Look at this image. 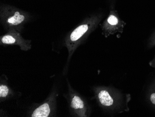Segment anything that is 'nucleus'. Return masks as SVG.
Returning <instances> with one entry per match:
<instances>
[{
	"label": "nucleus",
	"instance_id": "11",
	"mask_svg": "<svg viewBox=\"0 0 155 117\" xmlns=\"http://www.w3.org/2000/svg\"><path fill=\"white\" fill-rule=\"evenodd\" d=\"M149 65L150 67L154 68V69L155 70V55L153 59L150 60L149 62Z\"/></svg>",
	"mask_w": 155,
	"mask_h": 117
},
{
	"label": "nucleus",
	"instance_id": "8",
	"mask_svg": "<svg viewBox=\"0 0 155 117\" xmlns=\"http://www.w3.org/2000/svg\"><path fill=\"white\" fill-rule=\"evenodd\" d=\"M8 77L3 74L0 77V102H4L15 97L16 93L8 85Z\"/></svg>",
	"mask_w": 155,
	"mask_h": 117
},
{
	"label": "nucleus",
	"instance_id": "1",
	"mask_svg": "<svg viewBox=\"0 0 155 117\" xmlns=\"http://www.w3.org/2000/svg\"><path fill=\"white\" fill-rule=\"evenodd\" d=\"M92 90L93 98L104 112L118 114L129 111V103L131 99L130 94L124 93L112 86H94Z\"/></svg>",
	"mask_w": 155,
	"mask_h": 117
},
{
	"label": "nucleus",
	"instance_id": "4",
	"mask_svg": "<svg viewBox=\"0 0 155 117\" xmlns=\"http://www.w3.org/2000/svg\"><path fill=\"white\" fill-rule=\"evenodd\" d=\"M68 91L64 97L68 102L70 116L74 117H90L92 112L91 106L86 98L71 86L67 79Z\"/></svg>",
	"mask_w": 155,
	"mask_h": 117
},
{
	"label": "nucleus",
	"instance_id": "3",
	"mask_svg": "<svg viewBox=\"0 0 155 117\" xmlns=\"http://www.w3.org/2000/svg\"><path fill=\"white\" fill-rule=\"evenodd\" d=\"M32 18V15L27 11L8 4L1 5L0 22L7 32L14 30L21 32L25 24Z\"/></svg>",
	"mask_w": 155,
	"mask_h": 117
},
{
	"label": "nucleus",
	"instance_id": "2",
	"mask_svg": "<svg viewBox=\"0 0 155 117\" xmlns=\"http://www.w3.org/2000/svg\"><path fill=\"white\" fill-rule=\"evenodd\" d=\"M104 17L102 13H95L84 18L74 29L70 31L64 39V44L68 50V55L63 74L68 73L70 62L75 50L84 43L92 32L98 27Z\"/></svg>",
	"mask_w": 155,
	"mask_h": 117
},
{
	"label": "nucleus",
	"instance_id": "10",
	"mask_svg": "<svg viewBox=\"0 0 155 117\" xmlns=\"http://www.w3.org/2000/svg\"><path fill=\"white\" fill-rule=\"evenodd\" d=\"M155 46V30L152 32L147 41V47L150 49Z\"/></svg>",
	"mask_w": 155,
	"mask_h": 117
},
{
	"label": "nucleus",
	"instance_id": "6",
	"mask_svg": "<svg viewBox=\"0 0 155 117\" xmlns=\"http://www.w3.org/2000/svg\"><path fill=\"white\" fill-rule=\"evenodd\" d=\"M126 24L121 19L117 11L111 9L107 18L101 24L102 34L107 38L117 33H122Z\"/></svg>",
	"mask_w": 155,
	"mask_h": 117
},
{
	"label": "nucleus",
	"instance_id": "5",
	"mask_svg": "<svg viewBox=\"0 0 155 117\" xmlns=\"http://www.w3.org/2000/svg\"><path fill=\"white\" fill-rule=\"evenodd\" d=\"M59 93L57 87H54L48 97L40 104L34 105L28 112V117H54L57 111V99Z\"/></svg>",
	"mask_w": 155,
	"mask_h": 117
},
{
	"label": "nucleus",
	"instance_id": "7",
	"mask_svg": "<svg viewBox=\"0 0 155 117\" xmlns=\"http://www.w3.org/2000/svg\"><path fill=\"white\" fill-rule=\"evenodd\" d=\"M31 43V40L24 39L21 32L16 30H10L0 37L1 45H16L22 51L30 50L32 48Z\"/></svg>",
	"mask_w": 155,
	"mask_h": 117
},
{
	"label": "nucleus",
	"instance_id": "9",
	"mask_svg": "<svg viewBox=\"0 0 155 117\" xmlns=\"http://www.w3.org/2000/svg\"><path fill=\"white\" fill-rule=\"evenodd\" d=\"M145 99L148 104L155 110V74L147 88Z\"/></svg>",
	"mask_w": 155,
	"mask_h": 117
}]
</instances>
